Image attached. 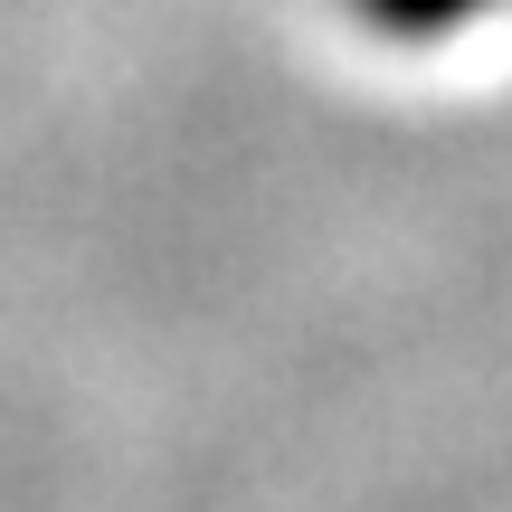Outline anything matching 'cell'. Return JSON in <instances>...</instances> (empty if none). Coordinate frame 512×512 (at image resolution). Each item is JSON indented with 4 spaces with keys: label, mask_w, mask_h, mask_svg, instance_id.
Masks as SVG:
<instances>
[{
    "label": "cell",
    "mask_w": 512,
    "mask_h": 512,
    "mask_svg": "<svg viewBox=\"0 0 512 512\" xmlns=\"http://www.w3.org/2000/svg\"><path fill=\"white\" fill-rule=\"evenodd\" d=\"M351 10H361V29L399 38V48H437V38L484 29V19H494L503 0H351Z\"/></svg>",
    "instance_id": "1"
}]
</instances>
